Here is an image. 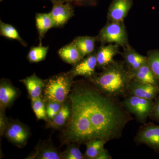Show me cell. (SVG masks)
Instances as JSON below:
<instances>
[{
  "instance_id": "obj_19",
  "label": "cell",
  "mask_w": 159,
  "mask_h": 159,
  "mask_svg": "<svg viewBox=\"0 0 159 159\" xmlns=\"http://www.w3.org/2000/svg\"><path fill=\"white\" fill-rule=\"evenodd\" d=\"M29 159H61V152L49 142L42 143L38 147L35 152L31 154Z\"/></svg>"
},
{
  "instance_id": "obj_33",
  "label": "cell",
  "mask_w": 159,
  "mask_h": 159,
  "mask_svg": "<svg viewBox=\"0 0 159 159\" xmlns=\"http://www.w3.org/2000/svg\"><path fill=\"white\" fill-rule=\"evenodd\" d=\"M84 1V0H74V2L80 4L81 2H83Z\"/></svg>"
},
{
  "instance_id": "obj_15",
  "label": "cell",
  "mask_w": 159,
  "mask_h": 159,
  "mask_svg": "<svg viewBox=\"0 0 159 159\" xmlns=\"http://www.w3.org/2000/svg\"><path fill=\"white\" fill-rule=\"evenodd\" d=\"M25 86L31 100L41 97L45 87V81L35 74L20 80Z\"/></svg>"
},
{
  "instance_id": "obj_29",
  "label": "cell",
  "mask_w": 159,
  "mask_h": 159,
  "mask_svg": "<svg viewBox=\"0 0 159 159\" xmlns=\"http://www.w3.org/2000/svg\"><path fill=\"white\" fill-rule=\"evenodd\" d=\"M149 118L152 121L159 123V94L154 99V104Z\"/></svg>"
},
{
  "instance_id": "obj_30",
  "label": "cell",
  "mask_w": 159,
  "mask_h": 159,
  "mask_svg": "<svg viewBox=\"0 0 159 159\" xmlns=\"http://www.w3.org/2000/svg\"><path fill=\"white\" fill-rule=\"evenodd\" d=\"M5 111L4 109H1L0 112V132L1 136L4 134L9 122L5 115Z\"/></svg>"
},
{
  "instance_id": "obj_8",
  "label": "cell",
  "mask_w": 159,
  "mask_h": 159,
  "mask_svg": "<svg viewBox=\"0 0 159 159\" xmlns=\"http://www.w3.org/2000/svg\"><path fill=\"white\" fill-rule=\"evenodd\" d=\"M97 67V54L95 51L93 54L74 65L73 68L69 72L74 77L83 76L89 79L97 74L96 69Z\"/></svg>"
},
{
  "instance_id": "obj_34",
  "label": "cell",
  "mask_w": 159,
  "mask_h": 159,
  "mask_svg": "<svg viewBox=\"0 0 159 159\" xmlns=\"http://www.w3.org/2000/svg\"><path fill=\"white\" fill-rule=\"evenodd\" d=\"M3 0H0V1H1V2H2V1H3Z\"/></svg>"
},
{
  "instance_id": "obj_18",
  "label": "cell",
  "mask_w": 159,
  "mask_h": 159,
  "mask_svg": "<svg viewBox=\"0 0 159 159\" xmlns=\"http://www.w3.org/2000/svg\"><path fill=\"white\" fill-rule=\"evenodd\" d=\"M67 100L63 104L62 107L57 115L48 122V127L59 129L66 125L68 122L71 113V102Z\"/></svg>"
},
{
  "instance_id": "obj_10",
  "label": "cell",
  "mask_w": 159,
  "mask_h": 159,
  "mask_svg": "<svg viewBox=\"0 0 159 159\" xmlns=\"http://www.w3.org/2000/svg\"><path fill=\"white\" fill-rule=\"evenodd\" d=\"M133 4V0H112L109 7L108 21L124 22Z\"/></svg>"
},
{
  "instance_id": "obj_9",
  "label": "cell",
  "mask_w": 159,
  "mask_h": 159,
  "mask_svg": "<svg viewBox=\"0 0 159 159\" xmlns=\"http://www.w3.org/2000/svg\"><path fill=\"white\" fill-rule=\"evenodd\" d=\"M50 13L54 27H62L74 16V7L71 2L54 3Z\"/></svg>"
},
{
  "instance_id": "obj_31",
  "label": "cell",
  "mask_w": 159,
  "mask_h": 159,
  "mask_svg": "<svg viewBox=\"0 0 159 159\" xmlns=\"http://www.w3.org/2000/svg\"><path fill=\"white\" fill-rule=\"evenodd\" d=\"M112 157L109 152L105 148H102L100 151L96 159H112Z\"/></svg>"
},
{
  "instance_id": "obj_22",
  "label": "cell",
  "mask_w": 159,
  "mask_h": 159,
  "mask_svg": "<svg viewBox=\"0 0 159 159\" xmlns=\"http://www.w3.org/2000/svg\"><path fill=\"white\" fill-rule=\"evenodd\" d=\"M108 142L104 139H95L89 141L84 145L86 147L84 156L85 159H96L100 151L104 148V145Z\"/></svg>"
},
{
  "instance_id": "obj_17",
  "label": "cell",
  "mask_w": 159,
  "mask_h": 159,
  "mask_svg": "<svg viewBox=\"0 0 159 159\" xmlns=\"http://www.w3.org/2000/svg\"><path fill=\"white\" fill-rule=\"evenodd\" d=\"M131 73L134 80L159 87V81L151 69L148 61Z\"/></svg>"
},
{
  "instance_id": "obj_7",
  "label": "cell",
  "mask_w": 159,
  "mask_h": 159,
  "mask_svg": "<svg viewBox=\"0 0 159 159\" xmlns=\"http://www.w3.org/2000/svg\"><path fill=\"white\" fill-rule=\"evenodd\" d=\"M4 134L7 139L19 147L26 145L30 136V132L27 126L19 121L9 122Z\"/></svg>"
},
{
  "instance_id": "obj_24",
  "label": "cell",
  "mask_w": 159,
  "mask_h": 159,
  "mask_svg": "<svg viewBox=\"0 0 159 159\" xmlns=\"http://www.w3.org/2000/svg\"><path fill=\"white\" fill-rule=\"evenodd\" d=\"M49 47L43 46L41 43L37 47H32L30 49L27 58L31 63H37L42 61L45 59Z\"/></svg>"
},
{
  "instance_id": "obj_16",
  "label": "cell",
  "mask_w": 159,
  "mask_h": 159,
  "mask_svg": "<svg viewBox=\"0 0 159 159\" xmlns=\"http://www.w3.org/2000/svg\"><path fill=\"white\" fill-rule=\"evenodd\" d=\"M58 54L63 61L73 65L84 58L79 49L73 42L60 49Z\"/></svg>"
},
{
  "instance_id": "obj_11",
  "label": "cell",
  "mask_w": 159,
  "mask_h": 159,
  "mask_svg": "<svg viewBox=\"0 0 159 159\" xmlns=\"http://www.w3.org/2000/svg\"><path fill=\"white\" fill-rule=\"evenodd\" d=\"M159 94V87L131 80L128 87V95L148 99L154 100Z\"/></svg>"
},
{
  "instance_id": "obj_28",
  "label": "cell",
  "mask_w": 159,
  "mask_h": 159,
  "mask_svg": "<svg viewBox=\"0 0 159 159\" xmlns=\"http://www.w3.org/2000/svg\"><path fill=\"white\" fill-rule=\"evenodd\" d=\"M45 103L46 112L48 119V122L54 118L62 107L63 103L53 101H48Z\"/></svg>"
},
{
  "instance_id": "obj_4",
  "label": "cell",
  "mask_w": 159,
  "mask_h": 159,
  "mask_svg": "<svg viewBox=\"0 0 159 159\" xmlns=\"http://www.w3.org/2000/svg\"><path fill=\"white\" fill-rule=\"evenodd\" d=\"M97 38L102 45L116 44L123 48L129 45L124 22L108 21Z\"/></svg>"
},
{
  "instance_id": "obj_26",
  "label": "cell",
  "mask_w": 159,
  "mask_h": 159,
  "mask_svg": "<svg viewBox=\"0 0 159 159\" xmlns=\"http://www.w3.org/2000/svg\"><path fill=\"white\" fill-rule=\"evenodd\" d=\"M31 105L33 111L38 119L46 121L48 120L45 103L41 97L31 100Z\"/></svg>"
},
{
  "instance_id": "obj_5",
  "label": "cell",
  "mask_w": 159,
  "mask_h": 159,
  "mask_svg": "<svg viewBox=\"0 0 159 159\" xmlns=\"http://www.w3.org/2000/svg\"><path fill=\"white\" fill-rule=\"evenodd\" d=\"M122 102L125 109L133 115L139 123L143 124L149 118L153 107L154 100L128 95L123 98Z\"/></svg>"
},
{
  "instance_id": "obj_32",
  "label": "cell",
  "mask_w": 159,
  "mask_h": 159,
  "mask_svg": "<svg viewBox=\"0 0 159 159\" xmlns=\"http://www.w3.org/2000/svg\"><path fill=\"white\" fill-rule=\"evenodd\" d=\"M53 4L54 3H65L74 2V0H50Z\"/></svg>"
},
{
  "instance_id": "obj_12",
  "label": "cell",
  "mask_w": 159,
  "mask_h": 159,
  "mask_svg": "<svg viewBox=\"0 0 159 159\" xmlns=\"http://www.w3.org/2000/svg\"><path fill=\"white\" fill-rule=\"evenodd\" d=\"M123 49L121 54L125 66L130 72L136 70L148 61L147 56L139 54L130 45Z\"/></svg>"
},
{
  "instance_id": "obj_13",
  "label": "cell",
  "mask_w": 159,
  "mask_h": 159,
  "mask_svg": "<svg viewBox=\"0 0 159 159\" xmlns=\"http://www.w3.org/2000/svg\"><path fill=\"white\" fill-rule=\"evenodd\" d=\"M120 46L116 44L102 45L96 51L97 67L103 69L114 60V58L119 53Z\"/></svg>"
},
{
  "instance_id": "obj_1",
  "label": "cell",
  "mask_w": 159,
  "mask_h": 159,
  "mask_svg": "<svg viewBox=\"0 0 159 159\" xmlns=\"http://www.w3.org/2000/svg\"><path fill=\"white\" fill-rule=\"evenodd\" d=\"M69 97L80 106L90 122L95 139L108 141L120 139L131 115L120 99L103 93L89 80L74 83Z\"/></svg>"
},
{
  "instance_id": "obj_23",
  "label": "cell",
  "mask_w": 159,
  "mask_h": 159,
  "mask_svg": "<svg viewBox=\"0 0 159 159\" xmlns=\"http://www.w3.org/2000/svg\"><path fill=\"white\" fill-rule=\"evenodd\" d=\"M0 34L7 38L17 40L25 47L27 46V43L21 37L17 30L13 26L1 20L0 21Z\"/></svg>"
},
{
  "instance_id": "obj_3",
  "label": "cell",
  "mask_w": 159,
  "mask_h": 159,
  "mask_svg": "<svg viewBox=\"0 0 159 159\" xmlns=\"http://www.w3.org/2000/svg\"><path fill=\"white\" fill-rule=\"evenodd\" d=\"M74 78L68 72L55 75L45 80L43 93L44 101L64 103L68 98Z\"/></svg>"
},
{
  "instance_id": "obj_14",
  "label": "cell",
  "mask_w": 159,
  "mask_h": 159,
  "mask_svg": "<svg viewBox=\"0 0 159 159\" xmlns=\"http://www.w3.org/2000/svg\"><path fill=\"white\" fill-rule=\"evenodd\" d=\"M19 95V90L6 80H1L0 84V108L6 110L11 106Z\"/></svg>"
},
{
  "instance_id": "obj_20",
  "label": "cell",
  "mask_w": 159,
  "mask_h": 159,
  "mask_svg": "<svg viewBox=\"0 0 159 159\" xmlns=\"http://www.w3.org/2000/svg\"><path fill=\"white\" fill-rule=\"evenodd\" d=\"M35 23L39 33L40 43L49 29L54 27V22L50 13H37L35 16Z\"/></svg>"
},
{
  "instance_id": "obj_25",
  "label": "cell",
  "mask_w": 159,
  "mask_h": 159,
  "mask_svg": "<svg viewBox=\"0 0 159 159\" xmlns=\"http://www.w3.org/2000/svg\"><path fill=\"white\" fill-rule=\"evenodd\" d=\"M79 145L75 143H70L66 149L61 152V159H84V154H83L79 147Z\"/></svg>"
},
{
  "instance_id": "obj_21",
  "label": "cell",
  "mask_w": 159,
  "mask_h": 159,
  "mask_svg": "<svg viewBox=\"0 0 159 159\" xmlns=\"http://www.w3.org/2000/svg\"><path fill=\"white\" fill-rule=\"evenodd\" d=\"M97 41V37L79 36L76 38L73 42L79 49L84 57H85L94 52Z\"/></svg>"
},
{
  "instance_id": "obj_2",
  "label": "cell",
  "mask_w": 159,
  "mask_h": 159,
  "mask_svg": "<svg viewBox=\"0 0 159 159\" xmlns=\"http://www.w3.org/2000/svg\"><path fill=\"white\" fill-rule=\"evenodd\" d=\"M132 80L131 73L123 61L114 60L101 73L96 74L88 80L103 93L120 99L128 95L129 85Z\"/></svg>"
},
{
  "instance_id": "obj_27",
  "label": "cell",
  "mask_w": 159,
  "mask_h": 159,
  "mask_svg": "<svg viewBox=\"0 0 159 159\" xmlns=\"http://www.w3.org/2000/svg\"><path fill=\"white\" fill-rule=\"evenodd\" d=\"M147 57L148 64L159 82V50L148 51Z\"/></svg>"
},
{
  "instance_id": "obj_6",
  "label": "cell",
  "mask_w": 159,
  "mask_h": 159,
  "mask_svg": "<svg viewBox=\"0 0 159 159\" xmlns=\"http://www.w3.org/2000/svg\"><path fill=\"white\" fill-rule=\"evenodd\" d=\"M136 145H146L159 154V125L145 122L140 126L134 139Z\"/></svg>"
}]
</instances>
